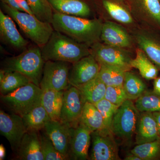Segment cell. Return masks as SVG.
Wrapping results in <instances>:
<instances>
[{"label": "cell", "mask_w": 160, "mask_h": 160, "mask_svg": "<svg viewBox=\"0 0 160 160\" xmlns=\"http://www.w3.org/2000/svg\"><path fill=\"white\" fill-rule=\"evenodd\" d=\"M153 92L160 96V77L156 78L153 82Z\"/></svg>", "instance_id": "obj_38"}, {"label": "cell", "mask_w": 160, "mask_h": 160, "mask_svg": "<svg viewBox=\"0 0 160 160\" xmlns=\"http://www.w3.org/2000/svg\"><path fill=\"white\" fill-rule=\"evenodd\" d=\"M92 160H118V149L110 129L103 128L91 132Z\"/></svg>", "instance_id": "obj_8"}, {"label": "cell", "mask_w": 160, "mask_h": 160, "mask_svg": "<svg viewBox=\"0 0 160 160\" xmlns=\"http://www.w3.org/2000/svg\"><path fill=\"white\" fill-rule=\"evenodd\" d=\"M85 103L77 87L70 85L64 90L60 121L70 128L77 126Z\"/></svg>", "instance_id": "obj_9"}, {"label": "cell", "mask_w": 160, "mask_h": 160, "mask_svg": "<svg viewBox=\"0 0 160 160\" xmlns=\"http://www.w3.org/2000/svg\"><path fill=\"white\" fill-rule=\"evenodd\" d=\"M100 64L91 54L72 63L69 72V84L77 86L88 82L97 77Z\"/></svg>", "instance_id": "obj_12"}, {"label": "cell", "mask_w": 160, "mask_h": 160, "mask_svg": "<svg viewBox=\"0 0 160 160\" xmlns=\"http://www.w3.org/2000/svg\"><path fill=\"white\" fill-rule=\"evenodd\" d=\"M2 6L27 38L40 48L46 45L54 31L51 23L43 22L34 15L13 9L5 3H2Z\"/></svg>", "instance_id": "obj_4"}, {"label": "cell", "mask_w": 160, "mask_h": 160, "mask_svg": "<svg viewBox=\"0 0 160 160\" xmlns=\"http://www.w3.org/2000/svg\"><path fill=\"white\" fill-rule=\"evenodd\" d=\"M22 118L27 131H41L51 120L42 103L23 116Z\"/></svg>", "instance_id": "obj_21"}, {"label": "cell", "mask_w": 160, "mask_h": 160, "mask_svg": "<svg viewBox=\"0 0 160 160\" xmlns=\"http://www.w3.org/2000/svg\"><path fill=\"white\" fill-rule=\"evenodd\" d=\"M39 135L41 149L44 160H69V158L58 151L51 140L44 131L42 133L39 132Z\"/></svg>", "instance_id": "obj_31"}, {"label": "cell", "mask_w": 160, "mask_h": 160, "mask_svg": "<svg viewBox=\"0 0 160 160\" xmlns=\"http://www.w3.org/2000/svg\"><path fill=\"white\" fill-rule=\"evenodd\" d=\"M98 77L106 86H123L126 71L119 67L100 65Z\"/></svg>", "instance_id": "obj_27"}, {"label": "cell", "mask_w": 160, "mask_h": 160, "mask_svg": "<svg viewBox=\"0 0 160 160\" xmlns=\"http://www.w3.org/2000/svg\"><path fill=\"white\" fill-rule=\"evenodd\" d=\"M69 63L50 60L45 62L40 84L42 89L64 91L69 88Z\"/></svg>", "instance_id": "obj_7"}, {"label": "cell", "mask_w": 160, "mask_h": 160, "mask_svg": "<svg viewBox=\"0 0 160 160\" xmlns=\"http://www.w3.org/2000/svg\"><path fill=\"white\" fill-rule=\"evenodd\" d=\"M104 98L118 107L128 99L123 86H107Z\"/></svg>", "instance_id": "obj_35"}, {"label": "cell", "mask_w": 160, "mask_h": 160, "mask_svg": "<svg viewBox=\"0 0 160 160\" xmlns=\"http://www.w3.org/2000/svg\"><path fill=\"white\" fill-rule=\"evenodd\" d=\"M157 125L158 132L160 137V111L152 112Z\"/></svg>", "instance_id": "obj_39"}, {"label": "cell", "mask_w": 160, "mask_h": 160, "mask_svg": "<svg viewBox=\"0 0 160 160\" xmlns=\"http://www.w3.org/2000/svg\"><path fill=\"white\" fill-rule=\"evenodd\" d=\"M91 132L80 124L74 128H70L69 151L70 160L88 159Z\"/></svg>", "instance_id": "obj_13"}, {"label": "cell", "mask_w": 160, "mask_h": 160, "mask_svg": "<svg viewBox=\"0 0 160 160\" xmlns=\"http://www.w3.org/2000/svg\"><path fill=\"white\" fill-rule=\"evenodd\" d=\"M103 4L108 13L114 19L124 24L132 22L131 15L120 5L107 0L103 1Z\"/></svg>", "instance_id": "obj_33"}, {"label": "cell", "mask_w": 160, "mask_h": 160, "mask_svg": "<svg viewBox=\"0 0 160 160\" xmlns=\"http://www.w3.org/2000/svg\"><path fill=\"white\" fill-rule=\"evenodd\" d=\"M130 152L137 156L142 160H152L160 153V139L137 145Z\"/></svg>", "instance_id": "obj_29"}, {"label": "cell", "mask_w": 160, "mask_h": 160, "mask_svg": "<svg viewBox=\"0 0 160 160\" xmlns=\"http://www.w3.org/2000/svg\"><path fill=\"white\" fill-rule=\"evenodd\" d=\"M6 151L4 146L2 144H1L0 146V160H2L5 158L6 156Z\"/></svg>", "instance_id": "obj_40"}, {"label": "cell", "mask_w": 160, "mask_h": 160, "mask_svg": "<svg viewBox=\"0 0 160 160\" xmlns=\"http://www.w3.org/2000/svg\"><path fill=\"white\" fill-rule=\"evenodd\" d=\"M140 112L132 100H126L115 113L110 130L112 134L123 142L131 141L136 134Z\"/></svg>", "instance_id": "obj_6"}, {"label": "cell", "mask_w": 160, "mask_h": 160, "mask_svg": "<svg viewBox=\"0 0 160 160\" xmlns=\"http://www.w3.org/2000/svg\"><path fill=\"white\" fill-rule=\"evenodd\" d=\"M94 105L102 117L104 128L110 129L112 119L119 107L105 98Z\"/></svg>", "instance_id": "obj_34"}, {"label": "cell", "mask_w": 160, "mask_h": 160, "mask_svg": "<svg viewBox=\"0 0 160 160\" xmlns=\"http://www.w3.org/2000/svg\"><path fill=\"white\" fill-rule=\"evenodd\" d=\"M42 93V88L31 82L0 98L9 110L22 117L41 103Z\"/></svg>", "instance_id": "obj_5"}, {"label": "cell", "mask_w": 160, "mask_h": 160, "mask_svg": "<svg viewBox=\"0 0 160 160\" xmlns=\"http://www.w3.org/2000/svg\"><path fill=\"white\" fill-rule=\"evenodd\" d=\"M137 145L159 139L157 125L152 112H142L136 132Z\"/></svg>", "instance_id": "obj_17"}, {"label": "cell", "mask_w": 160, "mask_h": 160, "mask_svg": "<svg viewBox=\"0 0 160 160\" xmlns=\"http://www.w3.org/2000/svg\"><path fill=\"white\" fill-rule=\"evenodd\" d=\"M90 54L95 58L100 65L116 66L126 71H129L132 67V59L126 52L121 48L104 45L97 42L91 46Z\"/></svg>", "instance_id": "obj_10"}, {"label": "cell", "mask_w": 160, "mask_h": 160, "mask_svg": "<svg viewBox=\"0 0 160 160\" xmlns=\"http://www.w3.org/2000/svg\"><path fill=\"white\" fill-rule=\"evenodd\" d=\"M52 9L57 12L80 17L90 15V9L87 4L81 0H48Z\"/></svg>", "instance_id": "obj_19"}, {"label": "cell", "mask_w": 160, "mask_h": 160, "mask_svg": "<svg viewBox=\"0 0 160 160\" xmlns=\"http://www.w3.org/2000/svg\"><path fill=\"white\" fill-rule=\"evenodd\" d=\"M134 104L140 112L160 111V96L146 91L136 100Z\"/></svg>", "instance_id": "obj_28"}, {"label": "cell", "mask_w": 160, "mask_h": 160, "mask_svg": "<svg viewBox=\"0 0 160 160\" xmlns=\"http://www.w3.org/2000/svg\"><path fill=\"white\" fill-rule=\"evenodd\" d=\"M6 72L5 77L0 81L1 95L8 94L22 86L32 82L29 78L20 72L16 71Z\"/></svg>", "instance_id": "obj_25"}, {"label": "cell", "mask_w": 160, "mask_h": 160, "mask_svg": "<svg viewBox=\"0 0 160 160\" xmlns=\"http://www.w3.org/2000/svg\"><path fill=\"white\" fill-rule=\"evenodd\" d=\"M144 8L153 19L160 24L159 0H142Z\"/></svg>", "instance_id": "obj_36"}, {"label": "cell", "mask_w": 160, "mask_h": 160, "mask_svg": "<svg viewBox=\"0 0 160 160\" xmlns=\"http://www.w3.org/2000/svg\"><path fill=\"white\" fill-rule=\"evenodd\" d=\"M137 41L142 50L155 64L160 66V46L144 36H138Z\"/></svg>", "instance_id": "obj_32"}, {"label": "cell", "mask_w": 160, "mask_h": 160, "mask_svg": "<svg viewBox=\"0 0 160 160\" xmlns=\"http://www.w3.org/2000/svg\"><path fill=\"white\" fill-rule=\"evenodd\" d=\"M123 89L128 99L136 100L146 92L145 83L129 71L125 72Z\"/></svg>", "instance_id": "obj_26"}, {"label": "cell", "mask_w": 160, "mask_h": 160, "mask_svg": "<svg viewBox=\"0 0 160 160\" xmlns=\"http://www.w3.org/2000/svg\"><path fill=\"white\" fill-rule=\"evenodd\" d=\"M16 153L18 160H44L39 131H27L21 141Z\"/></svg>", "instance_id": "obj_16"}, {"label": "cell", "mask_w": 160, "mask_h": 160, "mask_svg": "<svg viewBox=\"0 0 160 160\" xmlns=\"http://www.w3.org/2000/svg\"><path fill=\"white\" fill-rule=\"evenodd\" d=\"M88 46L54 30L41 50L45 62L62 61L72 64L90 54Z\"/></svg>", "instance_id": "obj_2"}, {"label": "cell", "mask_w": 160, "mask_h": 160, "mask_svg": "<svg viewBox=\"0 0 160 160\" xmlns=\"http://www.w3.org/2000/svg\"><path fill=\"white\" fill-rule=\"evenodd\" d=\"M27 131L21 116L15 113L8 114L0 111V132L10 143L12 149L17 151L21 141Z\"/></svg>", "instance_id": "obj_11"}, {"label": "cell", "mask_w": 160, "mask_h": 160, "mask_svg": "<svg viewBox=\"0 0 160 160\" xmlns=\"http://www.w3.org/2000/svg\"><path fill=\"white\" fill-rule=\"evenodd\" d=\"M100 38L109 46L120 48L131 46V40L127 32L118 25L111 22L103 24Z\"/></svg>", "instance_id": "obj_18"}, {"label": "cell", "mask_w": 160, "mask_h": 160, "mask_svg": "<svg viewBox=\"0 0 160 160\" xmlns=\"http://www.w3.org/2000/svg\"><path fill=\"white\" fill-rule=\"evenodd\" d=\"M70 128L60 121L51 120L42 130L51 140L58 151L69 160Z\"/></svg>", "instance_id": "obj_14"}, {"label": "cell", "mask_w": 160, "mask_h": 160, "mask_svg": "<svg viewBox=\"0 0 160 160\" xmlns=\"http://www.w3.org/2000/svg\"><path fill=\"white\" fill-rule=\"evenodd\" d=\"M132 68H135L139 71L140 74L147 80L155 79L157 78L158 69L150 62L144 52L138 49L136 56L130 62Z\"/></svg>", "instance_id": "obj_24"}, {"label": "cell", "mask_w": 160, "mask_h": 160, "mask_svg": "<svg viewBox=\"0 0 160 160\" xmlns=\"http://www.w3.org/2000/svg\"><path fill=\"white\" fill-rule=\"evenodd\" d=\"M76 87L79 90L85 102L95 104L105 98L107 86L97 77Z\"/></svg>", "instance_id": "obj_22"}, {"label": "cell", "mask_w": 160, "mask_h": 160, "mask_svg": "<svg viewBox=\"0 0 160 160\" xmlns=\"http://www.w3.org/2000/svg\"><path fill=\"white\" fill-rule=\"evenodd\" d=\"M33 14L44 22L52 23L53 13L48 0H26Z\"/></svg>", "instance_id": "obj_30"}, {"label": "cell", "mask_w": 160, "mask_h": 160, "mask_svg": "<svg viewBox=\"0 0 160 160\" xmlns=\"http://www.w3.org/2000/svg\"><path fill=\"white\" fill-rule=\"evenodd\" d=\"M64 91L42 89L41 103L51 120L60 121Z\"/></svg>", "instance_id": "obj_20"}, {"label": "cell", "mask_w": 160, "mask_h": 160, "mask_svg": "<svg viewBox=\"0 0 160 160\" xmlns=\"http://www.w3.org/2000/svg\"><path fill=\"white\" fill-rule=\"evenodd\" d=\"M1 1L2 3H5L6 5H8L13 9L34 15L29 7L26 0H1Z\"/></svg>", "instance_id": "obj_37"}, {"label": "cell", "mask_w": 160, "mask_h": 160, "mask_svg": "<svg viewBox=\"0 0 160 160\" xmlns=\"http://www.w3.org/2000/svg\"><path fill=\"white\" fill-rule=\"evenodd\" d=\"M45 62L41 48L31 46L18 55L6 58L3 62V69L20 72L40 87Z\"/></svg>", "instance_id": "obj_3"}, {"label": "cell", "mask_w": 160, "mask_h": 160, "mask_svg": "<svg viewBox=\"0 0 160 160\" xmlns=\"http://www.w3.org/2000/svg\"><path fill=\"white\" fill-rule=\"evenodd\" d=\"M51 24L55 31L88 46L98 42L103 25L98 20L87 19L57 12L53 13Z\"/></svg>", "instance_id": "obj_1"}, {"label": "cell", "mask_w": 160, "mask_h": 160, "mask_svg": "<svg viewBox=\"0 0 160 160\" xmlns=\"http://www.w3.org/2000/svg\"><path fill=\"white\" fill-rule=\"evenodd\" d=\"M79 124L86 127L91 132L104 128L102 117L94 104L86 102Z\"/></svg>", "instance_id": "obj_23"}, {"label": "cell", "mask_w": 160, "mask_h": 160, "mask_svg": "<svg viewBox=\"0 0 160 160\" xmlns=\"http://www.w3.org/2000/svg\"><path fill=\"white\" fill-rule=\"evenodd\" d=\"M0 35L2 40L17 50L26 49L29 42L18 31L14 21L9 15L0 10Z\"/></svg>", "instance_id": "obj_15"}, {"label": "cell", "mask_w": 160, "mask_h": 160, "mask_svg": "<svg viewBox=\"0 0 160 160\" xmlns=\"http://www.w3.org/2000/svg\"><path fill=\"white\" fill-rule=\"evenodd\" d=\"M124 160H142L140 158L137 156L136 155L133 153H130V154L128 155L125 158Z\"/></svg>", "instance_id": "obj_41"}]
</instances>
